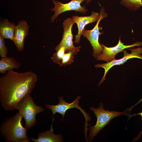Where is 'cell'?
<instances>
[{
	"instance_id": "obj_15",
	"label": "cell",
	"mask_w": 142,
	"mask_h": 142,
	"mask_svg": "<svg viewBox=\"0 0 142 142\" xmlns=\"http://www.w3.org/2000/svg\"><path fill=\"white\" fill-rule=\"evenodd\" d=\"M15 24L14 23L4 19L0 24V35L4 39L7 38L13 41Z\"/></svg>"
},
{
	"instance_id": "obj_21",
	"label": "cell",
	"mask_w": 142,
	"mask_h": 142,
	"mask_svg": "<svg viewBox=\"0 0 142 142\" xmlns=\"http://www.w3.org/2000/svg\"><path fill=\"white\" fill-rule=\"evenodd\" d=\"M142 101V98H141L139 100V101L135 105H134L133 106H131L130 107V109L131 110L132 109L134 106H135L136 105L138 104H139V103H140Z\"/></svg>"
},
{
	"instance_id": "obj_1",
	"label": "cell",
	"mask_w": 142,
	"mask_h": 142,
	"mask_svg": "<svg viewBox=\"0 0 142 142\" xmlns=\"http://www.w3.org/2000/svg\"><path fill=\"white\" fill-rule=\"evenodd\" d=\"M31 71L19 73L11 69L0 78V102L5 110L16 109L18 103L30 95L38 81Z\"/></svg>"
},
{
	"instance_id": "obj_16",
	"label": "cell",
	"mask_w": 142,
	"mask_h": 142,
	"mask_svg": "<svg viewBox=\"0 0 142 142\" xmlns=\"http://www.w3.org/2000/svg\"><path fill=\"white\" fill-rule=\"evenodd\" d=\"M81 47L79 46L73 48L64 54L60 67L70 65L74 62V55L80 50Z\"/></svg>"
},
{
	"instance_id": "obj_7",
	"label": "cell",
	"mask_w": 142,
	"mask_h": 142,
	"mask_svg": "<svg viewBox=\"0 0 142 142\" xmlns=\"http://www.w3.org/2000/svg\"><path fill=\"white\" fill-rule=\"evenodd\" d=\"M81 98L80 96H78L72 102L68 103L64 100L63 96H61L58 98L59 103L58 104L53 105L45 104L44 106L46 108L51 110L53 114V118H54V115L55 114L57 113L61 114L62 116V121H63V120L66 111L69 109L75 108L79 109L82 112L86 118V121H89L90 118L89 115H87V113L82 109V108L79 105V101Z\"/></svg>"
},
{
	"instance_id": "obj_22",
	"label": "cell",
	"mask_w": 142,
	"mask_h": 142,
	"mask_svg": "<svg viewBox=\"0 0 142 142\" xmlns=\"http://www.w3.org/2000/svg\"><path fill=\"white\" fill-rule=\"evenodd\" d=\"M92 0H87L86 3L88 4Z\"/></svg>"
},
{
	"instance_id": "obj_18",
	"label": "cell",
	"mask_w": 142,
	"mask_h": 142,
	"mask_svg": "<svg viewBox=\"0 0 142 142\" xmlns=\"http://www.w3.org/2000/svg\"><path fill=\"white\" fill-rule=\"evenodd\" d=\"M55 49L56 52L53 54L51 58L54 63L60 65L61 63L63 57L66 52V48L63 46H57Z\"/></svg>"
},
{
	"instance_id": "obj_9",
	"label": "cell",
	"mask_w": 142,
	"mask_h": 142,
	"mask_svg": "<svg viewBox=\"0 0 142 142\" xmlns=\"http://www.w3.org/2000/svg\"><path fill=\"white\" fill-rule=\"evenodd\" d=\"M120 37L118 44L113 47H107L103 44H100L103 48L102 53L97 58L98 60H102L107 62L115 59V56L118 53L123 51L124 49L135 46H142V42L137 41L130 45H125L121 41Z\"/></svg>"
},
{
	"instance_id": "obj_8",
	"label": "cell",
	"mask_w": 142,
	"mask_h": 142,
	"mask_svg": "<svg viewBox=\"0 0 142 142\" xmlns=\"http://www.w3.org/2000/svg\"><path fill=\"white\" fill-rule=\"evenodd\" d=\"M87 0H71L69 2L63 4L60 2L53 0L54 6L50 11L54 12L52 16L51 22H53L60 14L67 11H74L76 12L85 13L88 10L85 6H82L81 4Z\"/></svg>"
},
{
	"instance_id": "obj_19",
	"label": "cell",
	"mask_w": 142,
	"mask_h": 142,
	"mask_svg": "<svg viewBox=\"0 0 142 142\" xmlns=\"http://www.w3.org/2000/svg\"><path fill=\"white\" fill-rule=\"evenodd\" d=\"M4 39L0 35V56L1 58L6 57L8 53V48L5 45Z\"/></svg>"
},
{
	"instance_id": "obj_10",
	"label": "cell",
	"mask_w": 142,
	"mask_h": 142,
	"mask_svg": "<svg viewBox=\"0 0 142 142\" xmlns=\"http://www.w3.org/2000/svg\"><path fill=\"white\" fill-rule=\"evenodd\" d=\"M29 28L24 20L19 21L15 26L13 41L19 51H21L24 49L25 39L28 35Z\"/></svg>"
},
{
	"instance_id": "obj_14",
	"label": "cell",
	"mask_w": 142,
	"mask_h": 142,
	"mask_svg": "<svg viewBox=\"0 0 142 142\" xmlns=\"http://www.w3.org/2000/svg\"><path fill=\"white\" fill-rule=\"evenodd\" d=\"M21 66V63L13 57H2L0 60V73L5 74L9 70L18 69Z\"/></svg>"
},
{
	"instance_id": "obj_5",
	"label": "cell",
	"mask_w": 142,
	"mask_h": 142,
	"mask_svg": "<svg viewBox=\"0 0 142 142\" xmlns=\"http://www.w3.org/2000/svg\"><path fill=\"white\" fill-rule=\"evenodd\" d=\"M105 11L103 7L100 9L99 18L94 28L91 30H87L84 29L82 34L90 42L93 49V56L96 58L102 53L103 49V48L99 41V36L103 33L99 31L101 28L99 27V24L101 20L107 16L108 14Z\"/></svg>"
},
{
	"instance_id": "obj_20",
	"label": "cell",
	"mask_w": 142,
	"mask_h": 142,
	"mask_svg": "<svg viewBox=\"0 0 142 142\" xmlns=\"http://www.w3.org/2000/svg\"><path fill=\"white\" fill-rule=\"evenodd\" d=\"M136 115H140L142 117L141 119H142V112H141V113H139L137 114H133L132 115H130L129 116L130 117H132L133 116H135ZM142 134V130L138 134V136L136 137L135 138H134L132 140L133 141L135 142L138 140L139 139V138L141 137Z\"/></svg>"
},
{
	"instance_id": "obj_2",
	"label": "cell",
	"mask_w": 142,
	"mask_h": 142,
	"mask_svg": "<svg viewBox=\"0 0 142 142\" xmlns=\"http://www.w3.org/2000/svg\"><path fill=\"white\" fill-rule=\"evenodd\" d=\"M22 117L18 112L4 120L0 127L1 135L7 142H29L27 129L21 123Z\"/></svg>"
},
{
	"instance_id": "obj_3",
	"label": "cell",
	"mask_w": 142,
	"mask_h": 142,
	"mask_svg": "<svg viewBox=\"0 0 142 142\" xmlns=\"http://www.w3.org/2000/svg\"><path fill=\"white\" fill-rule=\"evenodd\" d=\"M104 105L100 103L98 108L91 107L90 109L94 113L97 118L96 124L94 126H90L87 130L90 134L87 139V140L91 142L104 128L113 119L118 116L124 115H127L126 109L123 112L113 111H110L104 108Z\"/></svg>"
},
{
	"instance_id": "obj_11",
	"label": "cell",
	"mask_w": 142,
	"mask_h": 142,
	"mask_svg": "<svg viewBox=\"0 0 142 142\" xmlns=\"http://www.w3.org/2000/svg\"><path fill=\"white\" fill-rule=\"evenodd\" d=\"M100 17V14L98 12L92 11L91 14L87 16H73L72 18L74 23L77 25L78 32L75 36L74 42L78 44L79 43L80 38L84 27L87 25L97 21Z\"/></svg>"
},
{
	"instance_id": "obj_4",
	"label": "cell",
	"mask_w": 142,
	"mask_h": 142,
	"mask_svg": "<svg viewBox=\"0 0 142 142\" xmlns=\"http://www.w3.org/2000/svg\"><path fill=\"white\" fill-rule=\"evenodd\" d=\"M25 121V127L30 129L35 125L37 120L36 115L38 113L45 111L42 106L36 105L30 95L22 99L18 104L16 108Z\"/></svg>"
},
{
	"instance_id": "obj_17",
	"label": "cell",
	"mask_w": 142,
	"mask_h": 142,
	"mask_svg": "<svg viewBox=\"0 0 142 142\" xmlns=\"http://www.w3.org/2000/svg\"><path fill=\"white\" fill-rule=\"evenodd\" d=\"M120 4L130 10L136 11L142 7V0H121Z\"/></svg>"
},
{
	"instance_id": "obj_6",
	"label": "cell",
	"mask_w": 142,
	"mask_h": 142,
	"mask_svg": "<svg viewBox=\"0 0 142 142\" xmlns=\"http://www.w3.org/2000/svg\"><path fill=\"white\" fill-rule=\"evenodd\" d=\"M128 49L131 51V53H128L126 50H124V57L120 59L113 60L106 63L97 64L95 65V67L102 68L105 70L104 76L99 83L98 86L105 80V77L107 73L109 70L113 66L123 64L128 59L132 58H136L142 59V55H141L142 54V48L139 47L134 48H129Z\"/></svg>"
},
{
	"instance_id": "obj_13",
	"label": "cell",
	"mask_w": 142,
	"mask_h": 142,
	"mask_svg": "<svg viewBox=\"0 0 142 142\" xmlns=\"http://www.w3.org/2000/svg\"><path fill=\"white\" fill-rule=\"evenodd\" d=\"M52 120L51 128L49 130H47L39 133L38 135V138L35 139L33 137L31 139L34 142H63V137L61 134H55L53 133Z\"/></svg>"
},
{
	"instance_id": "obj_12",
	"label": "cell",
	"mask_w": 142,
	"mask_h": 142,
	"mask_svg": "<svg viewBox=\"0 0 142 142\" xmlns=\"http://www.w3.org/2000/svg\"><path fill=\"white\" fill-rule=\"evenodd\" d=\"M74 23L72 18H66L63 22L64 32L62 38L59 44L57 46H64L66 52L76 47L73 44V35L72 32V27Z\"/></svg>"
}]
</instances>
